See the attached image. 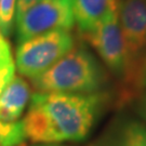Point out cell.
I'll list each match as a JSON object with an SVG mask.
<instances>
[{"label": "cell", "instance_id": "obj_6", "mask_svg": "<svg viewBox=\"0 0 146 146\" xmlns=\"http://www.w3.org/2000/svg\"><path fill=\"white\" fill-rule=\"evenodd\" d=\"M82 38L99 54L104 65L120 79L125 67V47L120 29L118 11L110 13L92 31L81 33Z\"/></svg>", "mask_w": 146, "mask_h": 146}, {"label": "cell", "instance_id": "obj_2", "mask_svg": "<svg viewBox=\"0 0 146 146\" xmlns=\"http://www.w3.org/2000/svg\"><path fill=\"white\" fill-rule=\"evenodd\" d=\"M118 20L127 58L116 96V106L121 108L139 99L145 90L143 65L146 54V0H120Z\"/></svg>", "mask_w": 146, "mask_h": 146}, {"label": "cell", "instance_id": "obj_17", "mask_svg": "<svg viewBox=\"0 0 146 146\" xmlns=\"http://www.w3.org/2000/svg\"><path fill=\"white\" fill-rule=\"evenodd\" d=\"M41 146H58V145H41Z\"/></svg>", "mask_w": 146, "mask_h": 146}, {"label": "cell", "instance_id": "obj_8", "mask_svg": "<svg viewBox=\"0 0 146 146\" xmlns=\"http://www.w3.org/2000/svg\"><path fill=\"white\" fill-rule=\"evenodd\" d=\"M120 0H73L75 23L81 33L92 31L110 13L118 11Z\"/></svg>", "mask_w": 146, "mask_h": 146}, {"label": "cell", "instance_id": "obj_15", "mask_svg": "<svg viewBox=\"0 0 146 146\" xmlns=\"http://www.w3.org/2000/svg\"><path fill=\"white\" fill-rule=\"evenodd\" d=\"M143 82H144V88L146 89V54L144 58V65H143Z\"/></svg>", "mask_w": 146, "mask_h": 146}, {"label": "cell", "instance_id": "obj_5", "mask_svg": "<svg viewBox=\"0 0 146 146\" xmlns=\"http://www.w3.org/2000/svg\"><path fill=\"white\" fill-rule=\"evenodd\" d=\"M15 22L19 42L49 31H70L75 25L73 0H40Z\"/></svg>", "mask_w": 146, "mask_h": 146}, {"label": "cell", "instance_id": "obj_12", "mask_svg": "<svg viewBox=\"0 0 146 146\" xmlns=\"http://www.w3.org/2000/svg\"><path fill=\"white\" fill-rule=\"evenodd\" d=\"M12 50L8 39L0 33V67H5L10 64H13Z\"/></svg>", "mask_w": 146, "mask_h": 146}, {"label": "cell", "instance_id": "obj_10", "mask_svg": "<svg viewBox=\"0 0 146 146\" xmlns=\"http://www.w3.org/2000/svg\"><path fill=\"white\" fill-rule=\"evenodd\" d=\"M26 140L22 121L0 120V146H20Z\"/></svg>", "mask_w": 146, "mask_h": 146}, {"label": "cell", "instance_id": "obj_1", "mask_svg": "<svg viewBox=\"0 0 146 146\" xmlns=\"http://www.w3.org/2000/svg\"><path fill=\"white\" fill-rule=\"evenodd\" d=\"M110 100V95L104 91L89 94L37 92L22 120L26 139L43 144L82 141Z\"/></svg>", "mask_w": 146, "mask_h": 146}, {"label": "cell", "instance_id": "obj_14", "mask_svg": "<svg viewBox=\"0 0 146 146\" xmlns=\"http://www.w3.org/2000/svg\"><path fill=\"white\" fill-rule=\"evenodd\" d=\"M40 0H16V11H15V20L26 12L29 8H31Z\"/></svg>", "mask_w": 146, "mask_h": 146}, {"label": "cell", "instance_id": "obj_3", "mask_svg": "<svg viewBox=\"0 0 146 146\" xmlns=\"http://www.w3.org/2000/svg\"><path fill=\"white\" fill-rule=\"evenodd\" d=\"M107 82L104 67L84 47H74L47 72L33 79L38 92L79 94L101 92Z\"/></svg>", "mask_w": 146, "mask_h": 146}, {"label": "cell", "instance_id": "obj_11", "mask_svg": "<svg viewBox=\"0 0 146 146\" xmlns=\"http://www.w3.org/2000/svg\"><path fill=\"white\" fill-rule=\"evenodd\" d=\"M16 0H0V33L9 36L15 20Z\"/></svg>", "mask_w": 146, "mask_h": 146}, {"label": "cell", "instance_id": "obj_4", "mask_svg": "<svg viewBox=\"0 0 146 146\" xmlns=\"http://www.w3.org/2000/svg\"><path fill=\"white\" fill-rule=\"evenodd\" d=\"M75 47L69 31H53L20 42L15 53V68L22 76L35 79L52 67Z\"/></svg>", "mask_w": 146, "mask_h": 146}, {"label": "cell", "instance_id": "obj_16", "mask_svg": "<svg viewBox=\"0 0 146 146\" xmlns=\"http://www.w3.org/2000/svg\"><path fill=\"white\" fill-rule=\"evenodd\" d=\"M143 115H144V118L146 119V95L144 98V102H143Z\"/></svg>", "mask_w": 146, "mask_h": 146}, {"label": "cell", "instance_id": "obj_9", "mask_svg": "<svg viewBox=\"0 0 146 146\" xmlns=\"http://www.w3.org/2000/svg\"><path fill=\"white\" fill-rule=\"evenodd\" d=\"M93 146H146V125L136 120L119 121Z\"/></svg>", "mask_w": 146, "mask_h": 146}, {"label": "cell", "instance_id": "obj_7", "mask_svg": "<svg viewBox=\"0 0 146 146\" xmlns=\"http://www.w3.org/2000/svg\"><path fill=\"white\" fill-rule=\"evenodd\" d=\"M31 99L29 84L22 77H14L0 95V120L17 121Z\"/></svg>", "mask_w": 146, "mask_h": 146}, {"label": "cell", "instance_id": "obj_13", "mask_svg": "<svg viewBox=\"0 0 146 146\" xmlns=\"http://www.w3.org/2000/svg\"><path fill=\"white\" fill-rule=\"evenodd\" d=\"M14 77H15V64L14 63L5 67H0V95Z\"/></svg>", "mask_w": 146, "mask_h": 146}]
</instances>
